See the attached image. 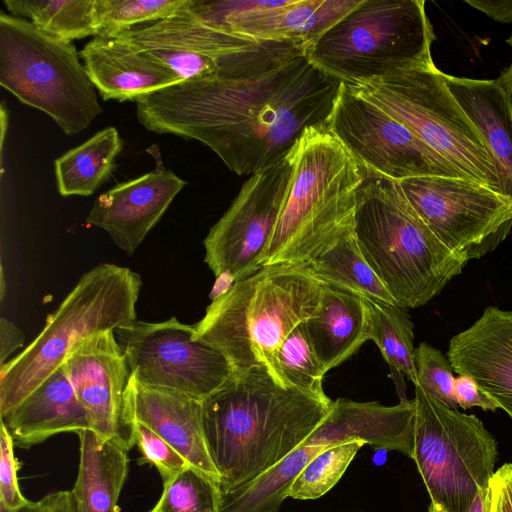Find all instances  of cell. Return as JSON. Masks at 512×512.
I'll return each instance as SVG.
<instances>
[{
    "mask_svg": "<svg viewBox=\"0 0 512 512\" xmlns=\"http://www.w3.org/2000/svg\"><path fill=\"white\" fill-rule=\"evenodd\" d=\"M305 47L260 42L213 76L138 99L137 119L148 131L197 140L251 176L285 159L307 129L328 127L340 82L311 64Z\"/></svg>",
    "mask_w": 512,
    "mask_h": 512,
    "instance_id": "obj_1",
    "label": "cell"
},
{
    "mask_svg": "<svg viewBox=\"0 0 512 512\" xmlns=\"http://www.w3.org/2000/svg\"><path fill=\"white\" fill-rule=\"evenodd\" d=\"M332 403L279 385L264 366L234 371L203 400L204 432L221 491L250 482L300 447Z\"/></svg>",
    "mask_w": 512,
    "mask_h": 512,
    "instance_id": "obj_2",
    "label": "cell"
},
{
    "mask_svg": "<svg viewBox=\"0 0 512 512\" xmlns=\"http://www.w3.org/2000/svg\"><path fill=\"white\" fill-rule=\"evenodd\" d=\"M323 290L306 264L263 266L213 297L193 325L194 337L219 350L234 371L264 366L286 387L278 366L280 346L315 314Z\"/></svg>",
    "mask_w": 512,
    "mask_h": 512,
    "instance_id": "obj_3",
    "label": "cell"
},
{
    "mask_svg": "<svg viewBox=\"0 0 512 512\" xmlns=\"http://www.w3.org/2000/svg\"><path fill=\"white\" fill-rule=\"evenodd\" d=\"M363 174L354 214L359 249L398 306H423L462 273L467 261L428 228L397 181Z\"/></svg>",
    "mask_w": 512,
    "mask_h": 512,
    "instance_id": "obj_4",
    "label": "cell"
},
{
    "mask_svg": "<svg viewBox=\"0 0 512 512\" xmlns=\"http://www.w3.org/2000/svg\"><path fill=\"white\" fill-rule=\"evenodd\" d=\"M290 156V186L261 267L307 264L354 225L364 174L328 127L307 129Z\"/></svg>",
    "mask_w": 512,
    "mask_h": 512,
    "instance_id": "obj_5",
    "label": "cell"
},
{
    "mask_svg": "<svg viewBox=\"0 0 512 512\" xmlns=\"http://www.w3.org/2000/svg\"><path fill=\"white\" fill-rule=\"evenodd\" d=\"M141 287L138 273L112 263L84 273L38 336L0 366V416L35 390L82 341L137 320Z\"/></svg>",
    "mask_w": 512,
    "mask_h": 512,
    "instance_id": "obj_6",
    "label": "cell"
},
{
    "mask_svg": "<svg viewBox=\"0 0 512 512\" xmlns=\"http://www.w3.org/2000/svg\"><path fill=\"white\" fill-rule=\"evenodd\" d=\"M435 39L424 0H360L308 44L305 54L340 83L362 86L434 65Z\"/></svg>",
    "mask_w": 512,
    "mask_h": 512,
    "instance_id": "obj_7",
    "label": "cell"
},
{
    "mask_svg": "<svg viewBox=\"0 0 512 512\" xmlns=\"http://www.w3.org/2000/svg\"><path fill=\"white\" fill-rule=\"evenodd\" d=\"M0 85L50 116L67 136L84 131L103 113L75 45L2 11Z\"/></svg>",
    "mask_w": 512,
    "mask_h": 512,
    "instance_id": "obj_8",
    "label": "cell"
},
{
    "mask_svg": "<svg viewBox=\"0 0 512 512\" xmlns=\"http://www.w3.org/2000/svg\"><path fill=\"white\" fill-rule=\"evenodd\" d=\"M353 87L408 127L466 179L500 193L491 153L435 64Z\"/></svg>",
    "mask_w": 512,
    "mask_h": 512,
    "instance_id": "obj_9",
    "label": "cell"
},
{
    "mask_svg": "<svg viewBox=\"0 0 512 512\" xmlns=\"http://www.w3.org/2000/svg\"><path fill=\"white\" fill-rule=\"evenodd\" d=\"M414 386L412 459L433 505L467 512L495 472L497 442L475 415L448 408Z\"/></svg>",
    "mask_w": 512,
    "mask_h": 512,
    "instance_id": "obj_10",
    "label": "cell"
},
{
    "mask_svg": "<svg viewBox=\"0 0 512 512\" xmlns=\"http://www.w3.org/2000/svg\"><path fill=\"white\" fill-rule=\"evenodd\" d=\"M397 182L428 228L467 262L492 252L512 229V197L488 186L442 176Z\"/></svg>",
    "mask_w": 512,
    "mask_h": 512,
    "instance_id": "obj_11",
    "label": "cell"
},
{
    "mask_svg": "<svg viewBox=\"0 0 512 512\" xmlns=\"http://www.w3.org/2000/svg\"><path fill=\"white\" fill-rule=\"evenodd\" d=\"M328 129L364 173L394 181L425 176L465 178L408 127L349 84L340 83Z\"/></svg>",
    "mask_w": 512,
    "mask_h": 512,
    "instance_id": "obj_12",
    "label": "cell"
},
{
    "mask_svg": "<svg viewBox=\"0 0 512 512\" xmlns=\"http://www.w3.org/2000/svg\"><path fill=\"white\" fill-rule=\"evenodd\" d=\"M114 333L130 373L146 386L205 400L234 374L219 350L196 339L193 325L176 317L161 322L135 320Z\"/></svg>",
    "mask_w": 512,
    "mask_h": 512,
    "instance_id": "obj_13",
    "label": "cell"
},
{
    "mask_svg": "<svg viewBox=\"0 0 512 512\" xmlns=\"http://www.w3.org/2000/svg\"><path fill=\"white\" fill-rule=\"evenodd\" d=\"M293 170L290 154L251 175L204 239V261L218 278L232 283L261 268L286 198Z\"/></svg>",
    "mask_w": 512,
    "mask_h": 512,
    "instance_id": "obj_14",
    "label": "cell"
},
{
    "mask_svg": "<svg viewBox=\"0 0 512 512\" xmlns=\"http://www.w3.org/2000/svg\"><path fill=\"white\" fill-rule=\"evenodd\" d=\"M360 0L206 1L189 0L198 19L258 42L307 46Z\"/></svg>",
    "mask_w": 512,
    "mask_h": 512,
    "instance_id": "obj_15",
    "label": "cell"
},
{
    "mask_svg": "<svg viewBox=\"0 0 512 512\" xmlns=\"http://www.w3.org/2000/svg\"><path fill=\"white\" fill-rule=\"evenodd\" d=\"M188 3L169 18L111 37L152 55L182 81L213 76L235 55L259 45L258 41L198 19L188 11Z\"/></svg>",
    "mask_w": 512,
    "mask_h": 512,
    "instance_id": "obj_16",
    "label": "cell"
},
{
    "mask_svg": "<svg viewBox=\"0 0 512 512\" xmlns=\"http://www.w3.org/2000/svg\"><path fill=\"white\" fill-rule=\"evenodd\" d=\"M62 367L88 415L91 429L129 451L135 441L123 423L122 408L130 369L114 331L82 341Z\"/></svg>",
    "mask_w": 512,
    "mask_h": 512,
    "instance_id": "obj_17",
    "label": "cell"
},
{
    "mask_svg": "<svg viewBox=\"0 0 512 512\" xmlns=\"http://www.w3.org/2000/svg\"><path fill=\"white\" fill-rule=\"evenodd\" d=\"M122 420L132 435L129 424L143 423L220 485V475L206 442L203 400L146 386L130 373L123 395Z\"/></svg>",
    "mask_w": 512,
    "mask_h": 512,
    "instance_id": "obj_18",
    "label": "cell"
},
{
    "mask_svg": "<svg viewBox=\"0 0 512 512\" xmlns=\"http://www.w3.org/2000/svg\"><path fill=\"white\" fill-rule=\"evenodd\" d=\"M185 185L167 169L118 183L98 196L86 222L104 230L116 246L132 255Z\"/></svg>",
    "mask_w": 512,
    "mask_h": 512,
    "instance_id": "obj_19",
    "label": "cell"
},
{
    "mask_svg": "<svg viewBox=\"0 0 512 512\" xmlns=\"http://www.w3.org/2000/svg\"><path fill=\"white\" fill-rule=\"evenodd\" d=\"M447 357L512 419V310L488 306L469 328L453 336Z\"/></svg>",
    "mask_w": 512,
    "mask_h": 512,
    "instance_id": "obj_20",
    "label": "cell"
},
{
    "mask_svg": "<svg viewBox=\"0 0 512 512\" xmlns=\"http://www.w3.org/2000/svg\"><path fill=\"white\" fill-rule=\"evenodd\" d=\"M414 400L385 406L339 398L302 446L327 447L361 441L374 449L398 451L412 459L414 449Z\"/></svg>",
    "mask_w": 512,
    "mask_h": 512,
    "instance_id": "obj_21",
    "label": "cell"
},
{
    "mask_svg": "<svg viewBox=\"0 0 512 512\" xmlns=\"http://www.w3.org/2000/svg\"><path fill=\"white\" fill-rule=\"evenodd\" d=\"M103 100L137 101L182 82L161 61L123 40L97 35L79 52Z\"/></svg>",
    "mask_w": 512,
    "mask_h": 512,
    "instance_id": "obj_22",
    "label": "cell"
},
{
    "mask_svg": "<svg viewBox=\"0 0 512 512\" xmlns=\"http://www.w3.org/2000/svg\"><path fill=\"white\" fill-rule=\"evenodd\" d=\"M0 420L14 445L22 449L60 433L77 434L91 429L88 415L62 365Z\"/></svg>",
    "mask_w": 512,
    "mask_h": 512,
    "instance_id": "obj_23",
    "label": "cell"
},
{
    "mask_svg": "<svg viewBox=\"0 0 512 512\" xmlns=\"http://www.w3.org/2000/svg\"><path fill=\"white\" fill-rule=\"evenodd\" d=\"M445 82L493 158L500 193L512 197V101L499 79L444 73Z\"/></svg>",
    "mask_w": 512,
    "mask_h": 512,
    "instance_id": "obj_24",
    "label": "cell"
},
{
    "mask_svg": "<svg viewBox=\"0 0 512 512\" xmlns=\"http://www.w3.org/2000/svg\"><path fill=\"white\" fill-rule=\"evenodd\" d=\"M303 324L327 373L349 359L369 340L370 303L354 293L324 285L319 308Z\"/></svg>",
    "mask_w": 512,
    "mask_h": 512,
    "instance_id": "obj_25",
    "label": "cell"
},
{
    "mask_svg": "<svg viewBox=\"0 0 512 512\" xmlns=\"http://www.w3.org/2000/svg\"><path fill=\"white\" fill-rule=\"evenodd\" d=\"M79 464L71 490L76 512H118L129 459L125 449L92 429L77 433Z\"/></svg>",
    "mask_w": 512,
    "mask_h": 512,
    "instance_id": "obj_26",
    "label": "cell"
},
{
    "mask_svg": "<svg viewBox=\"0 0 512 512\" xmlns=\"http://www.w3.org/2000/svg\"><path fill=\"white\" fill-rule=\"evenodd\" d=\"M123 141L115 127H106L54 161L60 195L90 196L111 176Z\"/></svg>",
    "mask_w": 512,
    "mask_h": 512,
    "instance_id": "obj_27",
    "label": "cell"
},
{
    "mask_svg": "<svg viewBox=\"0 0 512 512\" xmlns=\"http://www.w3.org/2000/svg\"><path fill=\"white\" fill-rule=\"evenodd\" d=\"M306 265L311 274L324 285L354 293L370 301L397 305L363 257L355 237L354 225Z\"/></svg>",
    "mask_w": 512,
    "mask_h": 512,
    "instance_id": "obj_28",
    "label": "cell"
},
{
    "mask_svg": "<svg viewBox=\"0 0 512 512\" xmlns=\"http://www.w3.org/2000/svg\"><path fill=\"white\" fill-rule=\"evenodd\" d=\"M325 448L301 445L250 482L222 492L220 512H278L295 478Z\"/></svg>",
    "mask_w": 512,
    "mask_h": 512,
    "instance_id": "obj_29",
    "label": "cell"
},
{
    "mask_svg": "<svg viewBox=\"0 0 512 512\" xmlns=\"http://www.w3.org/2000/svg\"><path fill=\"white\" fill-rule=\"evenodd\" d=\"M369 340L379 347L389 365L400 402H408L403 373L414 385L418 383L414 362V325L405 308L381 301H370Z\"/></svg>",
    "mask_w": 512,
    "mask_h": 512,
    "instance_id": "obj_30",
    "label": "cell"
},
{
    "mask_svg": "<svg viewBox=\"0 0 512 512\" xmlns=\"http://www.w3.org/2000/svg\"><path fill=\"white\" fill-rule=\"evenodd\" d=\"M96 0H4L11 15L31 21L54 37L71 41L99 35Z\"/></svg>",
    "mask_w": 512,
    "mask_h": 512,
    "instance_id": "obj_31",
    "label": "cell"
},
{
    "mask_svg": "<svg viewBox=\"0 0 512 512\" xmlns=\"http://www.w3.org/2000/svg\"><path fill=\"white\" fill-rule=\"evenodd\" d=\"M277 359L286 387L321 401H332L324 392L323 379L326 373L314 352L303 322L283 341Z\"/></svg>",
    "mask_w": 512,
    "mask_h": 512,
    "instance_id": "obj_32",
    "label": "cell"
},
{
    "mask_svg": "<svg viewBox=\"0 0 512 512\" xmlns=\"http://www.w3.org/2000/svg\"><path fill=\"white\" fill-rule=\"evenodd\" d=\"M363 445L361 441H352L327 446L298 474L290 487L288 497L315 500L324 496L341 479Z\"/></svg>",
    "mask_w": 512,
    "mask_h": 512,
    "instance_id": "obj_33",
    "label": "cell"
},
{
    "mask_svg": "<svg viewBox=\"0 0 512 512\" xmlns=\"http://www.w3.org/2000/svg\"><path fill=\"white\" fill-rule=\"evenodd\" d=\"M219 483L190 466L163 483V492L150 512H220Z\"/></svg>",
    "mask_w": 512,
    "mask_h": 512,
    "instance_id": "obj_34",
    "label": "cell"
},
{
    "mask_svg": "<svg viewBox=\"0 0 512 512\" xmlns=\"http://www.w3.org/2000/svg\"><path fill=\"white\" fill-rule=\"evenodd\" d=\"M188 0H96L95 9L99 35L118 32L169 18Z\"/></svg>",
    "mask_w": 512,
    "mask_h": 512,
    "instance_id": "obj_35",
    "label": "cell"
},
{
    "mask_svg": "<svg viewBox=\"0 0 512 512\" xmlns=\"http://www.w3.org/2000/svg\"><path fill=\"white\" fill-rule=\"evenodd\" d=\"M418 385L434 399L448 408L456 409L455 372L448 357L426 342H421L414 352Z\"/></svg>",
    "mask_w": 512,
    "mask_h": 512,
    "instance_id": "obj_36",
    "label": "cell"
},
{
    "mask_svg": "<svg viewBox=\"0 0 512 512\" xmlns=\"http://www.w3.org/2000/svg\"><path fill=\"white\" fill-rule=\"evenodd\" d=\"M133 431L135 445L138 446L141 457L139 464H150L156 467L163 483L171 480L184 469L192 466L189 461L176 451L149 427L140 422L129 424Z\"/></svg>",
    "mask_w": 512,
    "mask_h": 512,
    "instance_id": "obj_37",
    "label": "cell"
},
{
    "mask_svg": "<svg viewBox=\"0 0 512 512\" xmlns=\"http://www.w3.org/2000/svg\"><path fill=\"white\" fill-rule=\"evenodd\" d=\"M14 441L5 424L0 420V503L16 509L26 505V499L18 484L17 471L20 466L14 455Z\"/></svg>",
    "mask_w": 512,
    "mask_h": 512,
    "instance_id": "obj_38",
    "label": "cell"
},
{
    "mask_svg": "<svg viewBox=\"0 0 512 512\" xmlns=\"http://www.w3.org/2000/svg\"><path fill=\"white\" fill-rule=\"evenodd\" d=\"M487 512H512V463L502 465L491 477Z\"/></svg>",
    "mask_w": 512,
    "mask_h": 512,
    "instance_id": "obj_39",
    "label": "cell"
},
{
    "mask_svg": "<svg viewBox=\"0 0 512 512\" xmlns=\"http://www.w3.org/2000/svg\"><path fill=\"white\" fill-rule=\"evenodd\" d=\"M458 406L463 409L480 407L485 411H496L498 405L490 398L470 376L459 375L454 382Z\"/></svg>",
    "mask_w": 512,
    "mask_h": 512,
    "instance_id": "obj_40",
    "label": "cell"
},
{
    "mask_svg": "<svg viewBox=\"0 0 512 512\" xmlns=\"http://www.w3.org/2000/svg\"><path fill=\"white\" fill-rule=\"evenodd\" d=\"M24 344L23 332L10 320L0 318V366L8 361V357Z\"/></svg>",
    "mask_w": 512,
    "mask_h": 512,
    "instance_id": "obj_41",
    "label": "cell"
},
{
    "mask_svg": "<svg viewBox=\"0 0 512 512\" xmlns=\"http://www.w3.org/2000/svg\"><path fill=\"white\" fill-rule=\"evenodd\" d=\"M464 2L497 22L512 23V0H464Z\"/></svg>",
    "mask_w": 512,
    "mask_h": 512,
    "instance_id": "obj_42",
    "label": "cell"
},
{
    "mask_svg": "<svg viewBox=\"0 0 512 512\" xmlns=\"http://www.w3.org/2000/svg\"><path fill=\"white\" fill-rule=\"evenodd\" d=\"M39 502L42 512H76L72 493L68 490L47 494Z\"/></svg>",
    "mask_w": 512,
    "mask_h": 512,
    "instance_id": "obj_43",
    "label": "cell"
},
{
    "mask_svg": "<svg viewBox=\"0 0 512 512\" xmlns=\"http://www.w3.org/2000/svg\"><path fill=\"white\" fill-rule=\"evenodd\" d=\"M506 42L512 49V34L506 39ZM498 79L502 83L512 101V61L510 65L502 71Z\"/></svg>",
    "mask_w": 512,
    "mask_h": 512,
    "instance_id": "obj_44",
    "label": "cell"
},
{
    "mask_svg": "<svg viewBox=\"0 0 512 512\" xmlns=\"http://www.w3.org/2000/svg\"><path fill=\"white\" fill-rule=\"evenodd\" d=\"M488 487L478 492L467 512H487Z\"/></svg>",
    "mask_w": 512,
    "mask_h": 512,
    "instance_id": "obj_45",
    "label": "cell"
},
{
    "mask_svg": "<svg viewBox=\"0 0 512 512\" xmlns=\"http://www.w3.org/2000/svg\"><path fill=\"white\" fill-rule=\"evenodd\" d=\"M0 512H42V507L40 502H32L29 501L26 505L11 509L0 503Z\"/></svg>",
    "mask_w": 512,
    "mask_h": 512,
    "instance_id": "obj_46",
    "label": "cell"
},
{
    "mask_svg": "<svg viewBox=\"0 0 512 512\" xmlns=\"http://www.w3.org/2000/svg\"><path fill=\"white\" fill-rule=\"evenodd\" d=\"M8 111L6 110L4 104H1L0 108V124H1V141H0V151H1V158L3 154V147H4V140L6 136V131L8 127Z\"/></svg>",
    "mask_w": 512,
    "mask_h": 512,
    "instance_id": "obj_47",
    "label": "cell"
},
{
    "mask_svg": "<svg viewBox=\"0 0 512 512\" xmlns=\"http://www.w3.org/2000/svg\"><path fill=\"white\" fill-rule=\"evenodd\" d=\"M5 278H4V271H3V265L1 264V272H0V300L1 302L4 301L5 298Z\"/></svg>",
    "mask_w": 512,
    "mask_h": 512,
    "instance_id": "obj_48",
    "label": "cell"
},
{
    "mask_svg": "<svg viewBox=\"0 0 512 512\" xmlns=\"http://www.w3.org/2000/svg\"><path fill=\"white\" fill-rule=\"evenodd\" d=\"M428 512H444L440 508L436 507L432 503L429 506Z\"/></svg>",
    "mask_w": 512,
    "mask_h": 512,
    "instance_id": "obj_49",
    "label": "cell"
}]
</instances>
